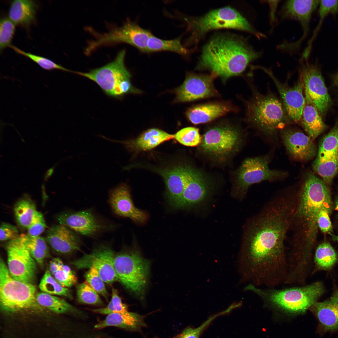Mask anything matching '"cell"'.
<instances>
[{
	"instance_id": "obj_1",
	"label": "cell",
	"mask_w": 338,
	"mask_h": 338,
	"mask_svg": "<svg viewBox=\"0 0 338 338\" xmlns=\"http://www.w3.org/2000/svg\"><path fill=\"white\" fill-rule=\"evenodd\" d=\"M298 198L296 191L275 195L248 221L238 258L248 275L269 280L286 272L285 241Z\"/></svg>"
},
{
	"instance_id": "obj_2",
	"label": "cell",
	"mask_w": 338,
	"mask_h": 338,
	"mask_svg": "<svg viewBox=\"0 0 338 338\" xmlns=\"http://www.w3.org/2000/svg\"><path fill=\"white\" fill-rule=\"evenodd\" d=\"M324 208H334L329 186L314 173L307 172L298 189L296 206L288 232L290 237L287 254L291 264L303 266L311 263L319 229V216Z\"/></svg>"
},
{
	"instance_id": "obj_3",
	"label": "cell",
	"mask_w": 338,
	"mask_h": 338,
	"mask_svg": "<svg viewBox=\"0 0 338 338\" xmlns=\"http://www.w3.org/2000/svg\"><path fill=\"white\" fill-rule=\"evenodd\" d=\"M263 53L255 50L243 38L225 34L215 35L203 47L198 68L226 79L241 74Z\"/></svg>"
},
{
	"instance_id": "obj_4",
	"label": "cell",
	"mask_w": 338,
	"mask_h": 338,
	"mask_svg": "<svg viewBox=\"0 0 338 338\" xmlns=\"http://www.w3.org/2000/svg\"><path fill=\"white\" fill-rule=\"evenodd\" d=\"M245 289L255 294L267 306L291 314L305 313L325 292L323 284L318 281L282 289L248 284Z\"/></svg>"
},
{
	"instance_id": "obj_5",
	"label": "cell",
	"mask_w": 338,
	"mask_h": 338,
	"mask_svg": "<svg viewBox=\"0 0 338 338\" xmlns=\"http://www.w3.org/2000/svg\"><path fill=\"white\" fill-rule=\"evenodd\" d=\"M248 121L256 128L270 136L289 122L283 105L275 95L256 93L247 105Z\"/></svg>"
},
{
	"instance_id": "obj_6",
	"label": "cell",
	"mask_w": 338,
	"mask_h": 338,
	"mask_svg": "<svg viewBox=\"0 0 338 338\" xmlns=\"http://www.w3.org/2000/svg\"><path fill=\"white\" fill-rule=\"evenodd\" d=\"M125 50L120 51L115 59L100 67L87 72L73 71V73L86 78L95 83L107 95L120 98L133 92L131 74L125 64Z\"/></svg>"
},
{
	"instance_id": "obj_7",
	"label": "cell",
	"mask_w": 338,
	"mask_h": 338,
	"mask_svg": "<svg viewBox=\"0 0 338 338\" xmlns=\"http://www.w3.org/2000/svg\"><path fill=\"white\" fill-rule=\"evenodd\" d=\"M36 288L33 284L17 280L10 274L7 266L0 260V304L8 313L42 310L36 298Z\"/></svg>"
},
{
	"instance_id": "obj_8",
	"label": "cell",
	"mask_w": 338,
	"mask_h": 338,
	"mask_svg": "<svg viewBox=\"0 0 338 338\" xmlns=\"http://www.w3.org/2000/svg\"><path fill=\"white\" fill-rule=\"evenodd\" d=\"M192 38H197L214 29L228 28L241 30L249 33L259 39L266 38V35L257 31L239 12L234 9L226 7L212 10L197 17L185 18Z\"/></svg>"
},
{
	"instance_id": "obj_9",
	"label": "cell",
	"mask_w": 338,
	"mask_h": 338,
	"mask_svg": "<svg viewBox=\"0 0 338 338\" xmlns=\"http://www.w3.org/2000/svg\"><path fill=\"white\" fill-rule=\"evenodd\" d=\"M115 269L119 281L127 289L143 296L149 274L150 262L135 249L124 250L115 254Z\"/></svg>"
},
{
	"instance_id": "obj_10",
	"label": "cell",
	"mask_w": 338,
	"mask_h": 338,
	"mask_svg": "<svg viewBox=\"0 0 338 338\" xmlns=\"http://www.w3.org/2000/svg\"><path fill=\"white\" fill-rule=\"evenodd\" d=\"M91 32L95 39L89 42L85 49L86 54L99 46L121 43L129 44L141 52L147 53V42L152 34L136 23L128 20L121 26L112 27L103 34Z\"/></svg>"
},
{
	"instance_id": "obj_11",
	"label": "cell",
	"mask_w": 338,
	"mask_h": 338,
	"mask_svg": "<svg viewBox=\"0 0 338 338\" xmlns=\"http://www.w3.org/2000/svg\"><path fill=\"white\" fill-rule=\"evenodd\" d=\"M270 161L268 156L248 158L239 168L237 176V188L238 196L243 198L249 187L254 184L265 181L279 180L285 178V172L270 169Z\"/></svg>"
},
{
	"instance_id": "obj_12",
	"label": "cell",
	"mask_w": 338,
	"mask_h": 338,
	"mask_svg": "<svg viewBox=\"0 0 338 338\" xmlns=\"http://www.w3.org/2000/svg\"><path fill=\"white\" fill-rule=\"evenodd\" d=\"M242 142L238 131L228 125L213 127L206 132L200 144L206 154L223 160L238 150Z\"/></svg>"
},
{
	"instance_id": "obj_13",
	"label": "cell",
	"mask_w": 338,
	"mask_h": 338,
	"mask_svg": "<svg viewBox=\"0 0 338 338\" xmlns=\"http://www.w3.org/2000/svg\"><path fill=\"white\" fill-rule=\"evenodd\" d=\"M312 168L329 186L338 174V120L321 140Z\"/></svg>"
},
{
	"instance_id": "obj_14",
	"label": "cell",
	"mask_w": 338,
	"mask_h": 338,
	"mask_svg": "<svg viewBox=\"0 0 338 338\" xmlns=\"http://www.w3.org/2000/svg\"><path fill=\"white\" fill-rule=\"evenodd\" d=\"M5 248L7 267L11 276L19 281L33 284L37 269L35 260L19 236L8 241Z\"/></svg>"
},
{
	"instance_id": "obj_15",
	"label": "cell",
	"mask_w": 338,
	"mask_h": 338,
	"mask_svg": "<svg viewBox=\"0 0 338 338\" xmlns=\"http://www.w3.org/2000/svg\"><path fill=\"white\" fill-rule=\"evenodd\" d=\"M301 77L305 92L318 109L320 114L324 115L330 107L331 99L322 75L315 65L308 60H299Z\"/></svg>"
},
{
	"instance_id": "obj_16",
	"label": "cell",
	"mask_w": 338,
	"mask_h": 338,
	"mask_svg": "<svg viewBox=\"0 0 338 338\" xmlns=\"http://www.w3.org/2000/svg\"><path fill=\"white\" fill-rule=\"evenodd\" d=\"M115 254L109 246L102 244L72 263L77 269L94 267L105 283L111 284L119 281L114 266Z\"/></svg>"
},
{
	"instance_id": "obj_17",
	"label": "cell",
	"mask_w": 338,
	"mask_h": 338,
	"mask_svg": "<svg viewBox=\"0 0 338 338\" xmlns=\"http://www.w3.org/2000/svg\"><path fill=\"white\" fill-rule=\"evenodd\" d=\"M216 76L191 73L175 90L176 100L184 102L210 98L218 95L213 81Z\"/></svg>"
},
{
	"instance_id": "obj_18",
	"label": "cell",
	"mask_w": 338,
	"mask_h": 338,
	"mask_svg": "<svg viewBox=\"0 0 338 338\" xmlns=\"http://www.w3.org/2000/svg\"><path fill=\"white\" fill-rule=\"evenodd\" d=\"M256 68L263 70L274 81L280 94L284 107L289 120L294 123H299L305 101L303 94L304 88L301 77L300 76L297 82L294 86L289 87L278 80L270 69L260 66Z\"/></svg>"
},
{
	"instance_id": "obj_19",
	"label": "cell",
	"mask_w": 338,
	"mask_h": 338,
	"mask_svg": "<svg viewBox=\"0 0 338 338\" xmlns=\"http://www.w3.org/2000/svg\"><path fill=\"white\" fill-rule=\"evenodd\" d=\"M320 0H287L282 5L279 14L282 20H293L298 22L303 31L301 38L293 43H289L293 50L298 51L303 41L308 34L312 15L319 6Z\"/></svg>"
},
{
	"instance_id": "obj_20",
	"label": "cell",
	"mask_w": 338,
	"mask_h": 338,
	"mask_svg": "<svg viewBox=\"0 0 338 338\" xmlns=\"http://www.w3.org/2000/svg\"><path fill=\"white\" fill-rule=\"evenodd\" d=\"M280 135L289 154L295 159L305 161L316 156V146L310 138L303 132L291 127L280 130Z\"/></svg>"
},
{
	"instance_id": "obj_21",
	"label": "cell",
	"mask_w": 338,
	"mask_h": 338,
	"mask_svg": "<svg viewBox=\"0 0 338 338\" xmlns=\"http://www.w3.org/2000/svg\"><path fill=\"white\" fill-rule=\"evenodd\" d=\"M59 224L77 233L88 236L94 235L103 228L104 226L90 210L64 212L57 217Z\"/></svg>"
},
{
	"instance_id": "obj_22",
	"label": "cell",
	"mask_w": 338,
	"mask_h": 338,
	"mask_svg": "<svg viewBox=\"0 0 338 338\" xmlns=\"http://www.w3.org/2000/svg\"><path fill=\"white\" fill-rule=\"evenodd\" d=\"M109 201L112 210L118 216L139 223H143L146 219V213L134 206L129 188L125 183H121L110 189Z\"/></svg>"
},
{
	"instance_id": "obj_23",
	"label": "cell",
	"mask_w": 338,
	"mask_h": 338,
	"mask_svg": "<svg viewBox=\"0 0 338 338\" xmlns=\"http://www.w3.org/2000/svg\"><path fill=\"white\" fill-rule=\"evenodd\" d=\"M209 192V185L203 176L189 167L187 181L184 191L173 207L180 208L198 204L206 199Z\"/></svg>"
},
{
	"instance_id": "obj_24",
	"label": "cell",
	"mask_w": 338,
	"mask_h": 338,
	"mask_svg": "<svg viewBox=\"0 0 338 338\" xmlns=\"http://www.w3.org/2000/svg\"><path fill=\"white\" fill-rule=\"evenodd\" d=\"M46 240L58 253L70 254L80 250L81 239L77 233L59 224L53 225L46 231Z\"/></svg>"
},
{
	"instance_id": "obj_25",
	"label": "cell",
	"mask_w": 338,
	"mask_h": 338,
	"mask_svg": "<svg viewBox=\"0 0 338 338\" xmlns=\"http://www.w3.org/2000/svg\"><path fill=\"white\" fill-rule=\"evenodd\" d=\"M310 309L324 331H333L338 329V289L328 299L316 302Z\"/></svg>"
},
{
	"instance_id": "obj_26",
	"label": "cell",
	"mask_w": 338,
	"mask_h": 338,
	"mask_svg": "<svg viewBox=\"0 0 338 338\" xmlns=\"http://www.w3.org/2000/svg\"><path fill=\"white\" fill-rule=\"evenodd\" d=\"M233 110L228 103L215 102L193 106L188 109L186 115L191 123L197 125L209 122Z\"/></svg>"
},
{
	"instance_id": "obj_27",
	"label": "cell",
	"mask_w": 338,
	"mask_h": 338,
	"mask_svg": "<svg viewBox=\"0 0 338 338\" xmlns=\"http://www.w3.org/2000/svg\"><path fill=\"white\" fill-rule=\"evenodd\" d=\"M189 166H179L162 170L168 201L173 206L181 197L186 186Z\"/></svg>"
},
{
	"instance_id": "obj_28",
	"label": "cell",
	"mask_w": 338,
	"mask_h": 338,
	"mask_svg": "<svg viewBox=\"0 0 338 338\" xmlns=\"http://www.w3.org/2000/svg\"><path fill=\"white\" fill-rule=\"evenodd\" d=\"M305 93V104L299 123L307 135L313 140L325 130L327 126L316 107Z\"/></svg>"
},
{
	"instance_id": "obj_29",
	"label": "cell",
	"mask_w": 338,
	"mask_h": 338,
	"mask_svg": "<svg viewBox=\"0 0 338 338\" xmlns=\"http://www.w3.org/2000/svg\"><path fill=\"white\" fill-rule=\"evenodd\" d=\"M174 135L169 134L157 128L149 129L142 133L133 142L123 141L109 138L108 141L123 144L127 147L133 146L144 151L152 149L165 141L174 138Z\"/></svg>"
},
{
	"instance_id": "obj_30",
	"label": "cell",
	"mask_w": 338,
	"mask_h": 338,
	"mask_svg": "<svg viewBox=\"0 0 338 338\" xmlns=\"http://www.w3.org/2000/svg\"><path fill=\"white\" fill-rule=\"evenodd\" d=\"M36 9L33 1L13 0L9 9V17L16 25L27 26L34 20Z\"/></svg>"
},
{
	"instance_id": "obj_31",
	"label": "cell",
	"mask_w": 338,
	"mask_h": 338,
	"mask_svg": "<svg viewBox=\"0 0 338 338\" xmlns=\"http://www.w3.org/2000/svg\"><path fill=\"white\" fill-rule=\"evenodd\" d=\"M142 316L128 311L125 313H113L107 315L104 320L96 324L94 328L101 329L114 326L130 329H137L144 325Z\"/></svg>"
},
{
	"instance_id": "obj_32",
	"label": "cell",
	"mask_w": 338,
	"mask_h": 338,
	"mask_svg": "<svg viewBox=\"0 0 338 338\" xmlns=\"http://www.w3.org/2000/svg\"><path fill=\"white\" fill-rule=\"evenodd\" d=\"M338 261V255L331 244L324 242L316 248L314 256L315 268L317 270H328Z\"/></svg>"
},
{
	"instance_id": "obj_33",
	"label": "cell",
	"mask_w": 338,
	"mask_h": 338,
	"mask_svg": "<svg viewBox=\"0 0 338 338\" xmlns=\"http://www.w3.org/2000/svg\"><path fill=\"white\" fill-rule=\"evenodd\" d=\"M37 301L39 305L58 314L73 313L78 310L64 299L43 292L37 293Z\"/></svg>"
},
{
	"instance_id": "obj_34",
	"label": "cell",
	"mask_w": 338,
	"mask_h": 338,
	"mask_svg": "<svg viewBox=\"0 0 338 338\" xmlns=\"http://www.w3.org/2000/svg\"><path fill=\"white\" fill-rule=\"evenodd\" d=\"M19 236L33 258L38 264L42 265L49 254L45 239L40 236L33 237L28 234H21Z\"/></svg>"
},
{
	"instance_id": "obj_35",
	"label": "cell",
	"mask_w": 338,
	"mask_h": 338,
	"mask_svg": "<svg viewBox=\"0 0 338 338\" xmlns=\"http://www.w3.org/2000/svg\"><path fill=\"white\" fill-rule=\"evenodd\" d=\"M13 210L18 224L21 227L27 229L31 224L37 211L33 201L25 196L17 201Z\"/></svg>"
},
{
	"instance_id": "obj_36",
	"label": "cell",
	"mask_w": 338,
	"mask_h": 338,
	"mask_svg": "<svg viewBox=\"0 0 338 338\" xmlns=\"http://www.w3.org/2000/svg\"><path fill=\"white\" fill-rule=\"evenodd\" d=\"M147 53L161 51H169L184 55L188 50L181 42L180 37L171 40L159 38L152 34L149 38L147 44Z\"/></svg>"
},
{
	"instance_id": "obj_37",
	"label": "cell",
	"mask_w": 338,
	"mask_h": 338,
	"mask_svg": "<svg viewBox=\"0 0 338 338\" xmlns=\"http://www.w3.org/2000/svg\"><path fill=\"white\" fill-rule=\"evenodd\" d=\"M319 6L320 19L319 23L302 55V57L305 59H308L309 58L312 48L313 42L324 19L329 14L335 15L338 13V0H320Z\"/></svg>"
},
{
	"instance_id": "obj_38",
	"label": "cell",
	"mask_w": 338,
	"mask_h": 338,
	"mask_svg": "<svg viewBox=\"0 0 338 338\" xmlns=\"http://www.w3.org/2000/svg\"><path fill=\"white\" fill-rule=\"evenodd\" d=\"M39 288L42 292L48 294L72 298L69 289L60 285L48 270L45 271L43 276L39 284Z\"/></svg>"
},
{
	"instance_id": "obj_39",
	"label": "cell",
	"mask_w": 338,
	"mask_h": 338,
	"mask_svg": "<svg viewBox=\"0 0 338 338\" xmlns=\"http://www.w3.org/2000/svg\"><path fill=\"white\" fill-rule=\"evenodd\" d=\"M77 296L80 303L100 305L103 304L99 294L86 280L77 285Z\"/></svg>"
},
{
	"instance_id": "obj_40",
	"label": "cell",
	"mask_w": 338,
	"mask_h": 338,
	"mask_svg": "<svg viewBox=\"0 0 338 338\" xmlns=\"http://www.w3.org/2000/svg\"><path fill=\"white\" fill-rule=\"evenodd\" d=\"M174 138L181 144L194 146L200 144L202 138L198 129L192 127L184 128L174 134Z\"/></svg>"
},
{
	"instance_id": "obj_41",
	"label": "cell",
	"mask_w": 338,
	"mask_h": 338,
	"mask_svg": "<svg viewBox=\"0 0 338 338\" xmlns=\"http://www.w3.org/2000/svg\"><path fill=\"white\" fill-rule=\"evenodd\" d=\"M10 47L17 53L29 58L44 69L48 70L58 69L71 73V70L57 64L48 58L26 52L14 45H11Z\"/></svg>"
},
{
	"instance_id": "obj_42",
	"label": "cell",
	"mask_w": 338,
	"mask_h": 338,
	"mask_svg": "<svg viewBox=\"0 0 338 338\" xmlns=\"http://www.w3.org/2000/svg\"><path fill=\"white\" fill-rule=\"evenodd\" d=\"M15 24L9 18H2L0 21V49L9 47L14 34Z\"/></svg>"
},
{
	"instance_id": "obj_43",
	"label": "cell",
	"mask_w": 338,
	"mask_h": 338,
	"mask_svg": "<svg viewBox=\"0 0 338 338\" xmlns=\"http://www.w3.org/2000/svg\"><path fill=\"white\" fill-rule=\"evenodd\" d=\"M93 311L107 315L113 313H125L128 311L126 305L122 302L117 290L114 288H112L111 299L108 305L104 308L94 309Z\"/></svg>"
},
{
	"instance_id": "obj_44",
	"label": "cell",
	"mask_w": 338,
	"mask_h": 338,
	"mask_svg": "<svg viewBox=\"0 0 338 338\" xmlns=\"http://www.w3.org/2000/svg\"><path fill=\"white\" fill-rule=\"evenodd\" d=\"M85 280L99 294L106 300L108 293L104 283L97 269L94 267L89 269L85 275Z\"/></svg>"
},
{
	"instance_id": "obj_45",
	"label": "cell",
	"mask_w": 338,
	"mask_h": 338,
	"mask_svg": "<svg viewBox=\"0 0 338 338\" xmlns=\"http://www.w3.org/2000/svg\"><path fill=\"white\" fill-rule=\"evenodd\" d=\"M223 315L222 312L211 316L196 328L189 327L184 330L176 338H199L202 332L217 317Z\"/></svg>"
},
{
	"instance_id": "obj_46",
	"label": "cell",
	"mask_w": 338,
	"mask_h": 338,
	"mask_svg": "<svg viewBox=\"0 0 338 338\" xmlns=\"http://www.w3.org/2000/svg\"><path fill=\"white\" fill-rule=\"evenodd\" d=\"M57 281L65 287H70L76 284L77 279L70 268L64 265L62 269L59 270L54 275Z\"/></svg>"
},
{
	"instance_id": "obj_47",
	"label": "cell",
	"mask_w": 338,
	"mask_h": 338,
	"mask_svg": "<svg viewBox=\"0 0 338 338\" xmlns=\"http://www.w3.org/2000/svg\"><path fill=\"white\" fill-rule=\"evenodd\" d=\"M46 224L43 214L37 211L29 226L28 234L33 237L39 236L45 230Z\"/></svg>"
},
{
	"instance_id": "obj_48",
	"label": "cell",
	"mask_w": 338,
	"mask_h": 338,
	"mask_svg": "<svg viewBox=\"0 0 338 338\" xmlns=\"http://www.w3.org/2000/svg\"><path fill=\"white\" fill-rule=\"evenodd\" d=\"M333 210L334 208H324L320 212L318 225L319 229L324 233H333V227L330 218Z\"/></svg>"
},
{
	"instance_id": "obj_49",
	"label": "cell",
	"mask_w": 338,
	"mask_h": 338,
	"mask_svg": "<svg viewBox=\"0 0 338 338\" xmlns=\"http://www.w3.org/2000/svg\"><path fill=\"white\" fill-rule=\"evenodd\" d=\"M0 228L1 241H8L18 238L19 235L17 227L9 223H2Z\"/></svg>"
},
{
	"instance_id": "obj_50",
	"label": "cell",
	"mask_w": 338,
	"mask_h": 338,
	"mask_svg": "<svg viewBox=\"0 0 338 338\" xmlns=\"http://www.w3.org/2000/svg\"><path fill=\"white\" fill-rule=\"evenodd\" d=\"M270 8V20L271 24H273L276 21L275 12L277 6L279 1H267Z\"/></svg>"
},
{
	"instance_id": "obj_51",
	"label": "cell",
	"mask_w": 338,
	"mask_h": 338,
	"mask_svg": "<svg viewBox=\"0 0 338 338\" xmlns=\"http://www.w3.org/2000/svg\"><path fill=\"white\" fill-rule=\"evenodd\" d=\"M60 269L59 267L55 258L50 262L49 265V271L52 275Z\"/></svg>"
},
{
	"instance_id": "obj_52",
	"label": "cell",
	"mask_w": 338,
	"mask_h": 338,
	"mask_svg": "<svg viewBox=\"0 0 338 338\" xmlns=\"http://www.w3.org/2000/svg\"><path fill=\"white\" fill-rule=\"evenodd\" d=\"M334 210L336 212V220L338 223V191L334 202Z\"/></svg>"
},
{
	"instance_id": "obj_53",
	"label": "cell",
	"mask_w": 338,
	"mask_h": 338,
	"mask_svg": "<svg viewBox=\"0 0 338 338\" xmlns=\"http://www.w3.org/2000/svg\"><path fill=\"white\" fill-rule=\"evenodd\" d=\"M54 170V167H52L48 170L46 172L44 177V179L46 180L49 178L53 174Z\"/></svg>"
},
{
	"instance_id": "obj_54",
	"label": "cell",
	"mask_w": 338,
	"mask_h": 338,
	"mask_svg": "<svg viewBox=\"0 0 338 338\" xmlns=\"http://www.w3.org/2000/svg\"><path fill=\"white\" fill-rule=\"evenodd\" d=\"M333 81L335 85L338 87V73L334 76Z\"/></svg>"
},
{
	"instance_id": "obj_55",
	"label": "cell",
	"mask_w": 338,
	"mask_h": 338,
	"mask_svg": "<svg viewBox=\"0 0 338 338\" xmlns=\"http://www.w3.org/2000/svg\"><path fill=\"white\" fill-rule=\"evenodd\" d=\"M331 236L333 241L338 243V235L332 234H331Z\"/></svg>"
}]
</instances>
